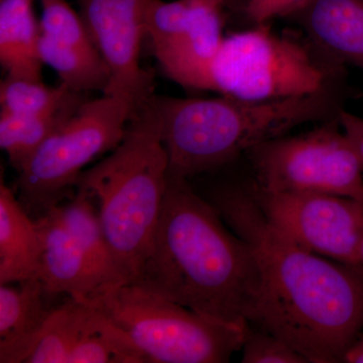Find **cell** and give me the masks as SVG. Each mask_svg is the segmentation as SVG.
<instances>
[{
	"instance_id": "cell-1",
	"label": "cell",
	"mask_w": 363,
	"mask_h": 363,
	"mask_svg": "<svg viewBox=\"0 0 363 363\" xmlns=\"http://www.w3.org/2000/svg\"><path fill=\"white\" fill-rule=\"evenodd\" d=\"M257 255L262 294L252 325L285 341L309 363L344 362L363 330V266L305 250L272 226L247 186L202 195Z\"/></svg>"
},
{
	"instance_id": "cell-2",
	"label": "cell",
	"mask_w": 363,
	"mask_h": 363,
	"mask_svg": "<svg viewBox=\"0 0 363 363\" xmlns=\"http://www.w3.org/2000/svg\"><path fill=\"white\" fill-rule=\"evenodd\" d=\"M223 221L190 180L168 177L149 252L131 283L215 321L255 323L262 294L257 255Z\"/></svg>"
},
{
	"instance_id": "cell-3",
	"label": "cell",
	"mask_w": 363,
	"mask_h": 363,
	"mask_svg": "<svg viewBox=\"0 0 363 363\" xmlns=\"http://www.w3.org/2000/svg\"><path fill=\"white\" fill-rule=\"evenodd\" d=\"M344 76L323 89L269 101L161 97L157 111L169 172L195 178L218 171L259 143L286 135L301 124L339 118Z\"/></svg>"
},
{
	"instance_id": "cell-4",
	"label": "cell",
	"mask_w": 363,
	"mask_h": 363,
	"mask_svg": "<svg viewBox=\"0 0 363 363\" xmlns=\"http://www.w3.org/2000/svg\"><path fill=\"white\" fill-rule=\"evenodd\" d=\"M152 97L138 107L111 155L85 169L76 184V190L96 203L105 235L128 283L147 257L168 181V154Z\"/></svg>"
},
{
	"instance_id": "cell-5",
	"label": "cell",
	"mask_w": 363,
	"mask_h": 363,
	"mask_svg": "<svg viewBox=\"0 0 363 363\" xmlns=\"http://www.w3.org/2000/svg\"><path fill=\"white\" fill-rule=\"evenodd\" d=\"M86 302L125 332L150 363H225L247 327L198 314L133 283L109 285Z\"/></svg>"
},
{
	"instance_id": "cell-6",
	"label": "cell",
	"mask_w": 363,
	"mask_h": 363,
	"mask_svg": "<svg viewBox=\"0 0 363 363\" xmlns=\"http://www.w3.org/2000/svg\"><path fill=\"white\" fill-rule=\"evenodd\" d=\"M343 67L309 42L262 23L224 38L210 66L208 90L248 101L303 96L342 77Z\"/></svg>"
},
{
	"instance_id": "cell-7",
	"label": "cell",
	"mask_w": 363,
	"mask_h": 363,
	"mask_svg": "<svg viewBox=\"0 0 363 363\" xmlns=\"http://www.w3.org/2000/svg\"><path fill=\"white\" fill-rule=\"evenodd\" d=\"M138 107L116 95L84 101L33 152L18 172L16 197L35 220L73 197L85 167L116 149Z\"/></svg>"
},
{
	"instance_id": "cell-8",
	"label": "cell",
	"mask_w": 363,
	"mask_h": 363,
	"mask_svg": "<svg viewBox=\"0 0 363 363\" xmlns=\"http://www.w3.org/2000/svg\"><path fill=\"white\" fill-rule=\"evenodd\" d=\"M259 188L325 193L363 201V169L339 118L302 135H281L247 152Z\"/></svg>"
},
{
	"instance_id": "cell-9",
	"label": "cell",
	"mask_w": 363,
	"mask_h": 363,
	"mask_svg": "<svg viewBox=\"0 0 363 363\" xmlns=\"http://www.w3.org/2000/svg\"><path fill=\"white\" fill-rule=\"evenodd\" d=\"M272 226L305 250L352 266H363L360 235L363 201L314 192H274L247 186Z\"/></svg>"
},
{
	"instance_id": "cell-10",
	"label": "cell",
	"mask_w": 363,
	"mask_h": 363,
	"mask_svg": "<svg viewBox=\"0 0 363 363\" xmlns=\"http://www.w3.org/2000/svg\"><path fill=\"white\" fill-rule=\"evenodd\" d=\"M152 1L78 0L79 13L111 73L104 94L124 97L136 105H143L154 95V73L140 65Z\"/></svg>"
},
{
	"instance_id": "cell-11",
	"label": "cell",
	"mask_w": 363,
	"mask_h": 363,
	"mask_svg": "<svg viewBox=\"0 0 363 363\" xmlns=\"http://www.w3.org/2000/svg\"><path fill=\"white\" fill-rule=\"evenodd\" d=\"M40 52L43 63L58 73L74 92H105L111 73L80 13L66 0H40Z\"/></svg>"
},
{
	"instance_id": "cell-12",
	"label": "cell",
	"mask_w": 363,
	"mask_h": 363,
	"mask_svg": "<svg viewBox=\"0 0 363 363\" xmlns=\"http://www.w3.org/2000/svg\"><path fill=\"white\" fill-rule=\"evenodd\" d=\"M42 252L38 278L52 297L89 300L109 286L62 219L58 206L35 219Z\"/></svg>"
},
{
	"instance_id": "cell-13",
	"label": "cell",
	"mask_w": 363,
	"mask_h": 363,
	"mask_svg": "<svg viewBox=\"0 0 363 363\" xmlns=\"http://www.w3.org/2000/svg\"><path fill=\"white\" fill-rule=\"evenodd\" d=\"M289 18L327 61L363 70V0H311Z\"/></svg>"
},
{
	"instance_id": "cell-14",
	"label": "cell",
	"mask_w": 363,
	"mask_h": 363,
	"mask_svg": "<svg viewBox=\"0 0 363 363\" xmlns=\"http://www.w3.org/2000/svg\"><path fill=\"white\" fill-rule=\"evenodd\" d=\"M0 285V363H25L55 307L38 277Z\"/></svg>"
},
{
	"instance_id": "cell-15",
	"label": "cell",
	"mask_w": 363,
	"mask_h": 363,
	"mask_svg": "<svg viewBox=\"0 0 363 363\" xmlns=\"http://www.w3.org/2000/svg\"><path fill=\"white\" fill-rule=\"evenodd\" d=\"M42 243L35 219L18 201L16 192L0 183V285L35 278Z\"/></svg>"
},
{
	"instance_id": "cell-16",
	"label": "cell",
	"mask_w": 363,
	"mask_h": 363,
	"mask_svg": "<svg viewBox=\"0 0 363 363\" xmlns=\"http://www.w3.org/2000/svg\"><path fill=\"white\" fill-rule=\"evenodd\" d=\"M33 0L0 2V62L7 77L42 81L40 21Z\"/></svg>"
},
{
	"instance_id": "cell-17",
	"label": "cell",
	"mask_w": 363,
	"mask_h": 363,
	"mask_svg": "<svg viewBox=\"0 0 363 363\" xmlns=\"http://www.w3.org/2000/svg\"><path fill=\"white\" fill-rule=\"evenodd\" d=\"M58 208L69 230L108 285L128 283L105 235L94 200L87 193L76 190L70 201Z\"/></svg>"
},
{
	"instance_id": "cell-18",
	"label": "cell",
	"mask_w": 363,
	"mask_h": 363,
	"mask_svg": "<svg viewBox=\"0 0 363 363\" xmlns=\"http://www.w3.org/2000/svg\"><path fill=\"white\" fill-rule=\"evenodd\" d=\"M145 362H149L147 357L125 332L89 304L80 337L72 351L69 363Z\"/></svg>"
},
{
	"instance_id": "cell-19",
	"label": "cell",
	"mask_w": 363,
	"mask_h": 363,
	"mask_svg": "<svg viewBox=\"0 0 363 363\" xmlns=\"http://www.w3.org/2000/svg\"><path fill=\"white\" fill-rule=\"evenodd\" d=\"M83 102L82 97L79 98L65 108L49 116H23L1 112L0 147L16 172L50 135L78 111Z\"/></svg>"
},
{
	"instance_id": "cell-20",
	"label": "cell",
	"mask_w": 363,
	"mask_h": 363,
	"mask_svg": "<svg viewBox=\"0 0 363 363\" xmlns=\"http://www.w3.org/2000/svg\"><path fill=\"white\" fill-rule=\"evenodd\" d=\"M88 309L86 301L70 297L55 307L25 363H69Z\"/></svg>"
},
{
	"instance_id": "cell-21",
	"label": "cell",
	"mask_w": 363,
	"mask_h": 363,
	"mask_svg": "<svg viewBox=\"0 0 363 363\" xmlns=\"http://www.w3.org/2000/svg\"><path fill=\"white\" fill-rule=\"evenodd\" d=\"M81 98L61 83L56 87L42 81L6 77L0 86L1 112L23 116H49Z\"/></svg>"
},
{
	"instance_id": "cell-22",
	"label": "cell",
	"mask_w": 363,
	"mask_h": 363,
	"mask_svg": "<svg viewBox=\"0 0 363 363\" xmlns=\"http://www.w3.org/2000/svg\"><path fill=\"white\" fill-rule=\"evenodd\" d=\"M243 363H309L278 336L248 325L243 342Z\"/></svg>"
},
{
	"instance_id": "cell-23",
	"label": "cell",
	"mask_w": 363,
	"mask_h": 363,
	"mask_svg": "<svg viewBox=\"0 0 363 363\" xmlns=\"http://www.w3.org/2000/svg\"><path fill=\"white\" fill-rule=\"evenodd\" d=\"M311 0H247L245 14L255 25L269 23L277 18H289Z\"/></svg>"
},
{
	"instance_id": "cell-24",
	"label": "cell",
	"mask_w": 363,
	"mask_h": 363,
	"mask_svg": "<svg viewBox=\"0 0 363 363\" xmlns=\"http://www.w3.org/2000/svg\"><path fill=\"white\" fill-rule=\"evenodd\" d=\"M341 128L357 152L363 169V118L344 111L339 114Z\"/></svg>"
},
{
	"instance_id": "cell-25",
	"label": "cell",
	"mask_w": 363,
	"mask_h": 363,
	"mask_svg": "<svg viewBox=\"0 0 363 363\" xmlns=\"http://www.w3.org/2000/svg\"><path fill=\"white\" fill-rule=\"evenodd\" d=\"M344 362L363 363V335H360L346 352Z\"/></svg>"
},
{
	"instance_id": "cell-26",
	"label": "cell",
	"mask_w": 363,
	"mask_h": 363,
	"mask_svg": "<svg viewBox=\"0 0 363 363\" xmlns=\"http://www.w3.org/2000/svg\"><path fill=\"white\" fill-rule=\"evenodd\" d=\"M360 259H362V262L363 264V223H362V235H360Z\"/></svg>"
}]
</instances>
